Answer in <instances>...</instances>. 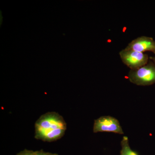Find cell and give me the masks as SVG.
I'll return each mask as SVG.
<instances>
[{
	"mask_svg": "<svg viewBox=\"0 0 155 155\" xmlns=\"http://www.w3.org/2000/svg\"><path fill=\"white\" fill-rule=\"evenodd\" d=\"M67 128V123L62 116L56 112H48L35 122V137L45 142L56 141L64 136Z\"/></svg>",
	"mask_w": 155,
	"mask_h": 155,
	"instance_id": "obj_1",
	"label": "cell"
},
{
	"mask_svg": "<svg viewBox=\"0 0 155 155\" xmlns=\"http://www.w3.org/2000/svg\"><path fill=\"white\" fill-rule=\"evenodd\" d=\"M128 79L131 83L140 86H148L155 84V65L151 60L143 67L130 70Z\"/></svg>",
	"mask_w": 155,
	"mask_h": 155,
	"instance_id": "obj_2",
	"label": "cell"
},
{
	"mask_svg": "<svg viewBox=\"0 0 155 155\" xmlns=\"http://www.w3.org/2000/svg\"><path fill=\"white\" fill-rule=\"evenodd\" d=\"M119 55L122 62L130 70L143 67L149 61V58L147 54L126 48L120 51Z\"/></svg>",
	"mask_w": 155,
	"mask_h": 155,
	"instance_id": "obj_3",
	"label": "cell"
},
{
	"mask_svg": "<svg viewBox=\"0 0 155 155\" xmlns=\"http://www.w3.org/2000/svg\"><path fill=\"white\" fill-rule=\"evenodd\" d=\"M93 131L110 132L122 134H124L119 121L110 116H103L95 120Z\"/></svg>",
	"mask_w": 155,
	"mask_h": 155,
	"instance_id": "obj_4",
	"label": "cell"
},
{
	"mask_svg": "<svg viewBox=\"0 0 155 155\" xmlns=\"http://www.w3.org/2000/svg\"><path fill=\"white\" fill-rule=\"evenodd\" d=\"M125 48L141 53L152 52L155 54V41L150 37H139L129 43Z\"/></svg>",
	"mask_w": 155,
	"mask_h": 155,
	"instance_id": "obj_5",
	"label": "cell"
},
{
	"mask_svg": "<svg viewBox=\"0 0 155 155\" xmlns=\"http://www.w3.org/2000/svg\"><path fill=\"white\" fill-rule=\"evenodd\" d=\"M121 145L122 149L120 151V155H139L136 151L130 148L127 137H123L121 141Z\"/></svg>",
	"mask_w": 155,
	"mask_h": 155,
	"instance_id": "obj_6",
	"label": "cell"
},
{
	"mask_svg": "<svg viewBox=\"0 0 155 155\" xmlns=\"http://www.w3.org/2000/svg\"><path fill=\"white\" fill-rule=\"evenodd\" d=\"M16 155H37L36 151L25 149L21 151Z\"/></svg>",
	"mask_w": 155,
	"mask_h": 155,
	"instance_id": "obj_7",
	"label": "cell"
},
{
	"mask_svg": "<svg viewBox=\"0 0 155 155\" xmlns=\"http://www.w3.org/2000/svg\"><path fill=\"white\" fill-rule=\"evenodd\" d=\"M37 155H58L57 153H52L45 152L42 150L40 151H36Z\"/></svg>",
	"mask_w": 155,
	"mask_h": 155,
	"instance_id": "obj_8",
	"label": "cell"
},
{
	"mask_svg": "<svg viewBox=\"0 0 155 155\" xmlns=\"http://www.w3.org/2000/svg\"><path fill=\"white\" fill-rule=\"evenodd\" d=\"M151 60L153 61V63L155 65V56L154 57H152V58H150Z\"/></svg>",
	"mask_w": 155,
	"mask_h": 155,
	"instance_id": "obj_9",
	"label": "cell"
}]
</instances>
